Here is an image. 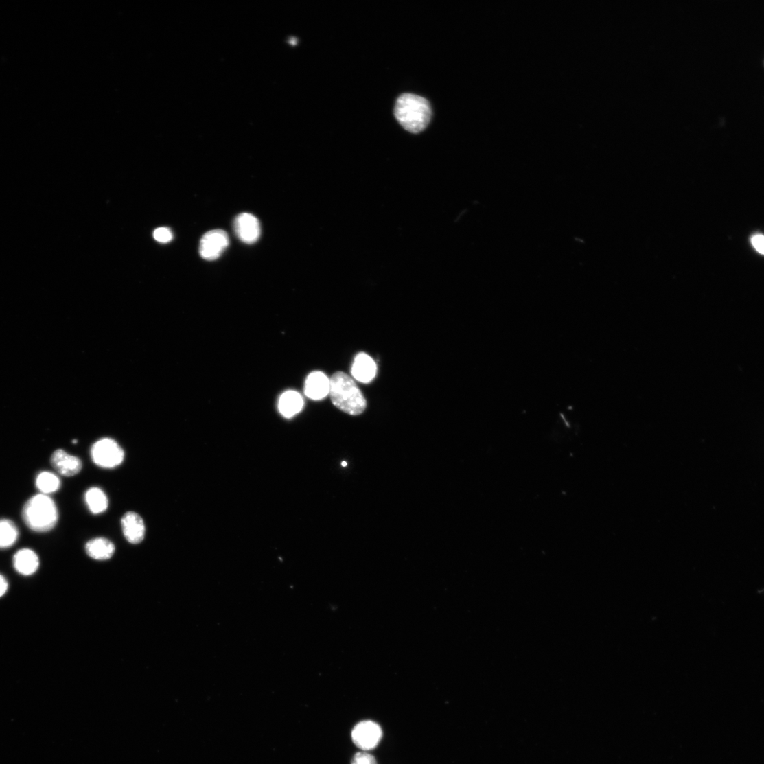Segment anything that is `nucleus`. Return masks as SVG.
Listing matches in <instances>:
<instances>
[{
    "label": "nucleus",
    "mask_w": 764,
    "mask_h": 764,
    "mask_svg": "<svg viewBox=\"0 0 764 764\" xmlns=\"http://www.w3.org/2000/svg\"><path fill=\"white\" fill-rule=\"evenodd\" d=\"M395 117L402 127L412 133H419L428 126L432 115L429 102L412 94L399 97L395 108Z\"/></svg>",
    "instance_id": "obj_1"
},
{
    "label": "nucleus",
    "mask_w": 764,
    "mask_h": 764,
    "mask_svg": "<svg viewBox=\"0 0 764 764\" xmlns=\"http://www.w3.org/2000/svg\"><path fill=\"white\" fill-rule=\"evenodd\" d=\"M329 395L335 406L351 415H360L367 406L366 400L354 380L342 372L335 373L330 379Z\"/></svg>",
    "instance_id": "obj_2"
},
{
    "label": "nucleus",
    "mask_w": 764,
    "mask_h": 764,
    "mask_svg": "<svg viewBox=\"0 0 764 764\" xmlns=\"http://www.w3.org/2000/svg\"><path fill=\"white\" fill-rule=\"evenodd\" d=\"M22 518L26 525L36 532H47L53 529L58 521L56 502L48 495L39 494L25 503Z\"/></svg>",
    "instance_id": "obj_3"
},
{
    "label": "nucleus",
    "mask_w": 764,
    "mask_h": 764,
    "mask_svg": "<svg viewBox=\"0 0 764 764\" xmlns=\"http://www.w3.org/2000/svg\"><path fill=\"white\" fill-rule=\"evenodd\" d=\"M91 456L92 461L98 467L113 469L122 464L125 453L123 448L113 439L103 438L92 446Z\"/></svg>",
    "instance_id": "obj_4"
},
{
    "label": "nucleus",
    "mask_w": 764,
    "mask_h": 764,
    "mask_svg": "<svg viewBox=\"0 0 764 764\" xmlns=\"http://www.w3.org/2000/svg\"><path fill=\"white\" fill-rule=\"evenodd\" d=\"M229 244V237L224 231L215 229L207 231L200 242V256L205 260L215 261L221 256Z\"/></svg>",
    "instance_id": "obj_5"
},
{
    "label": "nucleus",
    "mask_w": 764,
    "mask_h": 764,
    "mask_svg": "<svg viewBox=\"0 0 764 764\" xmlns=\"http://www.w3.org/2000/svg\"><path fill=\"white\" fill-rule=\"evenodd\" d=\"M382 737L380 726L373 721H363L354 728L352 739L355 745L363 750H371L380 743Z\"/></svg>",
    "instance_id": "obj_6"
},
{
    "label": "nucleus",
    "mask_w": 764,
    "mask_h": 764,
    "mask_svg": "<svg viewBox=\"0 0 764 764\" xmlns=\"http://www.w3.org/2000/svg\"><path fill=\"white\" fill-rule=\"evenodd\" d=\"M238 238L246 244L257 242L261 235L259 220L249 213H242L237 217L234 223Z\"/></svg>",
    "instance_id": "obj_7"
},
{
    "label": "nucleus",
    "mask_w": 764,
    "mask_h": 764,
    "mask_svg": "<svg viewBox=\"0 0 764 764\" xmlns=\"http://www.w3.org/2000/svg\"><path fill=\"white\" fill-rule=\"evenodd\" d=\"M121 528L126 540L132 544L141 543L146 537V524L140 515L128 512L121 519Z\"/></svg>",
    "instance_id": "obj_8"
},
{
    "label": "nucleus",
    "mask_w": 764,
    "mask_h": 764,
    "mask_svg": "<svg viewBox=\"0 0 764 764\" xmlns=\"http://www.w3.org/2000/svg\"><path fill=\"white\" fill-rule=\"evenodd\" d=\"M53 467L62 476L71 477L78 474L82 469L81 459L66 452L56 450L51 457Z\"/></svg>",
    "instance_id": "obj_9"
},
{
    "label": "nucleus",
    "mask_w": 764,
    "mask_h": 764,
    "mask_svg": "<svg viewBox=\"0 0 764 764\" xmlns=\"http://www.w3.org/2000/svg\"><path fill=\"white\" fill-rule=\"evenodd\" d=\"M330 379L321 372L311 373L305 382V393L313 400H321L329 395Z\"/></svg>",
    "instance_id": "obj_10"
},
{
    "label": "nucleus",
    "mask_w": 764,
    "mask_h": 764,
    "mask_svg": "<svg viewBox=\"0 0 764 764\" xmlns=\"http://www.w3.org/2000/svg\"><path fill=\"white\" fill-rule=\"evenodd\" d=\"M351 373L356 380L362 383H369L376 376V363L371 357L360 353L355 358Z\"/></svg>",
    "instance_id": "obj_11"
},
{
    "label": "nucleus",
    "mask_w": 764,
    "mask_h": 764,
    "mask_svg": "<svg viewBox=\"0 0 764 764\" xmlns=\"http://www.w3.org/2000/svg\"><path fill=\"white\" fill-rule=\"evenodd\" d=\"M13 565L18 573L30 576L38 570L40 561L34 551L30 548H21L15 553Z\"/></svg>",
    "instance_id": "obj_12"
},
{
    "label": "nucleus",
    "mask_w": 764,
    "mask_h": 764,
    "mask_svg": "<svg viewBox=\"0 0 764 764\" xmlns=\"http://www.w3.org/2000/svg\"><path fill=\"white\" fill-rule=\"evenodd\" d=\"M85 550L89 557L95 560L110 559L115 552V546L109 540L98 537L89 541Z\"/></svg>",
    "instance_id": "obj_13"
},
{
    "label": "nucleus",
    "mask_w": 764,
    "mask_h": 764,
    "mask_svg": "<svg viewBox=\"0 0 764 764\" xmlns=\"http://www.w3.org/2000/svg\"><path fill=\"white\" fill-rule=\"evenodd\" d=\"M304 400L299 393L294 391H288L281 397L279 408L285 418L290 419L302 410Z\"/></svg>",
    "instance_id": "obj_14"
},
{
    "label": "nucleus",
    "mask_w": 764,
    "mask_h": 764,
    "mask_svg": "<svg viewBox=\"0 0 764 764\" xmlns=\"http://www.w3.org/2000/svg\"><path fill=\"white\" fill-rule=\"evenodd\" d=\"M85 501L91 513L99 515L105 512L108 506V500L104 492L100 488H90L85 494Z\"/></svg>",
    "instance_id": "obj_15"
},
{
    "label": "nucleus",
    "mask_w": 764,
    "mask_h": 764,
    "mask_svg": "<svg viewBox=\"0 0 764 764\" xmlns=\"http://www.w3.org/2000/svg\"><path fill=\"white\" fill-rule=\"evenodd\" d=\"M36 486L42 494L48 495L58 491L61 482L58 476L51 472H42L36 478Z\"/></svg>",
    "instance_id": "obj_16"
},
{
    "label": "nucleus",
    "mask_w": 764,
    "mask_h": 764,
    "mask_svg": "<svg viewBox=\"0 0 764 764\" xmlns=\"http://www.w3.org/2000/svg\"><path fill=\"white\" fill-rule=\"evenodd\" d=\"M18 538L19 530L16 524L10 520H0V549L10 548Z\"/></svg>",
    "instance_id": "obj_17"
},
{
    "label": "nucleus",
    "mask_w": 764,
    "mask_h": 764,
    "mask_svg": "<svg viewBox=\"0 0 764 764\" xmlns=\"http://www.w3.org/2000/svg\"><path fill=\"white\" fill-rule=\"evenodd\" d=\"M153 237L156 241L160 243H168L173 239V235L170 229L167 227H159L154 230Z\"/></svg>",
    "instance_id": "obj_18"
},
{
    "label": "nucleus",
    "mask_w": 764,
    "mask_h": 764,
    "mask_svg": "<svg viewBox=\"0 0 764 764\" xmlns=\"http://www.w3.org/2000/svg\"><path fill=\"white\" fill-rule=\"evenodd\" d=\"M351 764H378V763L373 755L360 752L354 756Z\"/></svg>",
    "instance_id": "obj_19"
},
{
    "label": "nucleus",
    "mask_w": 764,
    "mask_h": 764,
    "mask_svg": "<svg viewBox=\"0 0 764 764\" xmlns=\"http://www.w3.org/2000/svg\"><path fill=\"white\" fill-rule=\"evenodd\" d=\"M752 245L754 246V247L755 248V249L759 253H760L761 254H763V253H764V238H763V236L762 235L758 234V235H754L752 238Z\"/></svg>",
    "instance_id": "obj_20"
},
{
    "label": "nucleus",
    "mask_w": 764,
    "mask_h": 764,
    "mask_svg": "<svg viewBox=\"0 0 764 764\" xmlns=\"http://www.w3.org/2000/svg\"><path fill=\"white\" fill-rule=\"evenodd\" d=\"M8 590V583L4 576L0 575V597L5 594Z\"/></svg>",
    "instance_id": "obj_21"
},
{
    "label": "nucleus",
    "mask_w": 764,
    "mask_h": 764,
    "mask_svg": "<svg viewBox=\"0 0 764 764\" xmlns=\"http://www.w3.org/2000/svg\"><path fill=\"white\" fill-rule=\"evenodd\" d=\"M342 466L344 467H346L347 466V462L346 461L342 462Z\"/></svg>",
    "instance_id": "obj_22"
}]
</instances>
